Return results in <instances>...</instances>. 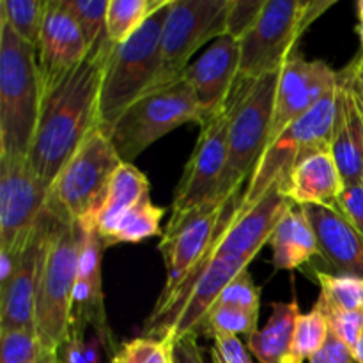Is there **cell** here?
Returning a JSON list of instances; mask_svg holds the SVG:
<instances>
[{"mask_svg":"<svg viewBox=\"0 0 363 363\" xmlns=\"http://www.w3.org/2000/svg\"><path fill=\"white\" fill-rule=\"evenodd\" d=\"M233 0H172L162 28V71L158 85L184 74L199 48L227 34Z\"/></svg>","mask_w":363,"mask_h":363,"instance_id":"obj_11","label":"cell"},{"mask_svg":"<svg viewBox=\"0 0 363 363\" xmlns=\"http://www.w3.org/2000/svg\"><path fill=\"white\" fill-rule=\"evenodd\" d=\"M259 312L243 311L234 307H213L202 321L201 335L216 339V337H240L254 335L257 332Z\"/></svg>","mask_w":363,"mask_h":363,"instance_id":"obj_34","label":"cell"},{"mask_svg":"<svg viewBox=\"0 0 363 363\" xmlns=\"http://www.w3.org/2000/svg\"><path fill=\"white\" fill-rule=\"evenodd\" d=\"M308 363H358L357 357L330 332L325 347Z\"/></svg>","mask_w":363,"mask_h":363,"instance_id":"obj_41","label":"cell"},{"mask_svg":"<svg viewBox=\"0 0 363 363\" xmlns=\"http://www.w3.org/2000/svg\"><path fill=\"white\" fill-rule=\"evenodd\" d=\"M46 213V211H45ZM48 216L35 294V333L60 354L73 325V294L80 254L78 225Z\"/></svg>","mask_w":363,"mask_h":363,"instance_id":"obj_4","label":"cell"},{"mask_svg":"<svg viewBox=\"0 0 363 363\" xmlns=\"http://www.w3.org/2000/svg\"><path fill=\"white\" fill-rule=\"evenodd\" d=\"M279 77L280 69L255 80H238L227 133V165L216 199L243 190L268 147Z\"/></svg>","mask_w":363,"mask_h":363,"instance_id":"obj_6","label":"cell"},{"mask_svg":"<svg viewBox=\"0 0 363 363\" xmlns=\"http://www.w3.org/2000/svg\"><path fill=\"white\" fill-rule=\"evenodd\" d=\"M233 116V96L225 108L201 128L190 160L186 162L179 184L174 191L170 215L191 211L216 201L220 181L227 165V133Z\"/></svg>","mask_w":363,"mask_h":363,"instance_id":"obj_14","label":"cell"},{"mask_svg":"<svg viewBox=\"0 0 363 363\" xmlns=\"http://www.w3.org/2000/svg\"><path fill=\"white\" fill-rule=\"evenodd\" d=\"M319 284L318 301L314 307L325 315L340 314V312H363V279L335 273L315 272Z\"/></svg>","mask_w":363,"mask_h":363,"instance_id":"obj_27","label":"cell"},{"mask_svg":"<svg viewBox=\"0 0 363 363\" xmlns=\"http://www.w3.org/2000/svg\"><path fill=\"white\" fill-rule=\"evenodd\" d=\"M85 346H87V340H85L84 330L71 328L69 339L60 351V360L62 363H89Z\"/></svg>","mask_w":363,"mask_h":363,"instance_id":"obj_42","label":"cell"},{"mask_svg":"<svg viewBox=\"0 0 363 363\" xmlns=\"http://www.w3.org/2000/svg\"><path fill=\"white\" fill-rule=\"evenodd\" d=\"M357 360H358V363H363V337H362L360 346H358V351H357Z\"/></svg>","mask_w":363,"mask_h":363,"instance_id":"obj_45","label":"cell"},{"mask_svg":"<svg viewBox=\"0 0 363 363\" xmlns=\"http://www.w3.org/2000/svg\"><path fill=\"white\" fill-rule=\"evenodd\" d=\"M273 250V266L277 272L301 268L319 254L318 238L305 215L303 208L291 204L269 240Z\"/></svg>","mask_w":363,"mask_h":363,"instance_id":"obj_25","label":"cell"},{"mask_svg":"<svg viewBox=\"0 0 363 363\" xmlns=\"http://www.w3.org/2000/svg\"><path fill=\"white\" fill-rule=\"evenodd\" d=\"M110 363H174L172 344L151 337H137L117 350Z\"/></svg>","mask_w":363,"mask_h":363,"instance_id":"obj_35","label":"cell"},{"mask_svg":"<svg viewBox=\"0 0 363 363\" xmlns=\"http://www.w3.org/2000/svg\"><path fill=\"white\" fill-rule=\"evenodd\" d=\"M240 41L233 35L223 34L184 69L183 77L194 91L204 124L225 108L240 80Z\"/></svg>","mask_w":363,"mask_h":363,"instance_id":"obj_19","label":"cell"},{"mask_svg":"<svg viewBox=\"0 0 363 363\" xmlns=\"http://www.w3.org/2000/svg\"><path fill=\"white\" fill-rule=\"evenodd\" d=\"M332 152L346 186L362 183L363 52L337 71Z\"/></svg>","mask_w":363,"mask_h":363,"instance_id":"obj_15","label":"cell"},{"mask_svg":"<svg viewBox=\"0 0 363 363\" xmlns=\"http://www.w3.org/2000/svg\"><path fill=\"white\" fill-rule=\"evenodd\" d=\"M335 85L337 71L325 60H307L294 52L280 69L268 145L311 112Z\"/></svg>","mask_w":363,"mask_h":363,"instance_id":"obj_16","label":"cell"},{"mask_svg":"<svg viewBox=\"0 0 363 363\" xmlns=\"http://www.w3.org/2000/svg\"><path fill=\"white\" fill-rule=\"evenodd\" d=\"M121 165L123 160L108 133L98 126L67 160L48 188L45 211L69 225H91Z\"/></svg>","mask_w":363,"mask_h":363,"instance_id":"obj_5","label":"cell"},{"mask_svg":"<svg viewBox=\"0 0 363 363\" xmlns=\"http://www.w3.org/2000/svg\"><path fill=\"white\" fill-rule=\"evenodd\" d=\"M266 0H233L227 18V34L241 41L254 28Z\"/></svg>","mask_w":363,"mask_h":363,"instance_id":"obj_37","label":"cell"},{"mask_svg":"<svg viewBox=\"0 0 363 363\" xmlns=\"http://www.w3.org/2000/svg\"><path fill=\"white\" fill-rule=\"evenodd\" d=\"M293 202L284 195L282 188L275 186L248 211L238 209L236 215L225 223L216 241L218 257L243 261L250 264L261 248L269 243L272 234Z\"/></svg>","mask_w":363,"mask_h":363,"instance_id":"obj_20","label":"cell"},{"mask_svg":"<svg viewBox=\"0 0 363 363\" xmlns=\"http://www.w3.org/2000/svg\"><path fill=\"white\" fill-rule=\"evenodd\" d=\"M87 45V57L99 52L106 41V13L110 0H66Z\"/></svg>","mask_w":363,"mask_h":363,"instance_id":"obj_33","label":"cell"},{"mask_svg":"<svg viewBox=\"0 0 363 363\" xmlns=\"http://www.w3.org/2000/svg\"><path fill=\"white\" fill-rule=\"evenodd\" d=\"M213 307H234L259 312L261 308V287L255 286L250 273L243 272L222 291Z\"/></svg>","mask_w":363,"mask_h":363,"instance_id":"obj_36","label":"cell"},{"mask_svg":"<svg viewBox=\"0 0 363 363\" xmlns=\"http://www.w3.org/2000/svg\"><path fill=\"white\" fill-rule=\"evenodd\" d=\"M186 123L202 126L204 119L190 84L181 77L145 92L103 130L123 163H133L149 145Z\"/></svg>","mask_w":363,"mask_h":363,"instance_id":"obj_7","label":"cell"},{"mask_svg":"<svg viewBox=\"0 0 363 363\" xmlns=\"http://www.w3.org/2000/svg\"><path fill=\"white\" fill-rule=\"evenodd\" d=\"M48 0H2L0 21L9 25L18 38L38 52Z\"/></svg>","mask_w":363,"mask_h":363,"instance_id":"obj_30","label":"cell"},{"mask_svg":"<svg viewBox=\"0 0 363 363\" xmlns=\"http://www.w3.org/2000/svg\"><path fill=\"white\" fill-rule=\"evenodd\" d=\"M197 339V335H186L172 344L174 363H206Z\"/></svg>","mask_w":363,"mask_h":363,"instance_id":"obj_43","label":"cell"},{"mask_svg":"<svg viewBox=\"0 0 363 363\" xmlns=\"http://www.w3.org/2000/svg\"><path fill=\"white\" fill-rule=\"evenodd\" d=\"M113 45L108 41L89 55L69 77L43 96L41 113L28 162L48 190L67 160L98 126L99 98L106 59Z\"/></svg>","mask_w":363,"mask_h":363,"instance_id":"obj_1","label":"cell"},{"mask_svg":"<svg viewBox=\"0 0 363 363\" xmlns=\"http://www.w3.org/2000/svg\"><path fill=\"white\" fill-rule=\"evenodd\" d=\"M318 238V257L335 275L363 279V236L337 208L301 206Z\"/></svg>","mask_w":363,"mask_h":363,"instance_id":"obj_22","label":"cell"},{"mask_svg":"<svg viewBox=\"0 0 363 363\" xmlns=\"http://www.w3.org/2000/svg\"><path fill=\"white\" fill-rule=\"evenodd\" d=\"M41 105L38 52L0 21V156H28Z\"/></svg>","mask_w":363,"mask_h":363,"instance_id":"obj_3","label":"cell"},{"mask_svg":"<svg viewBox=\"0 0 363 363\" xmlns=\"http://www.w3.org/2000/svg\"><path fill=\"white\" fill-rule=\"evenodd\" d=\"M87 59V45L66 0H48L38 46L43 96L66 80Z\"/></svg>","mask_w":363,"mask_h":363,"instance_id":"obj_18","label":"cell"},{"mask_svg":"<svg viewBox=\"0 0 363 363\" xmlns=\"http://www.w3.org/2000/svg\"><path fill=\"white\" fill-rule=\"evenodd\" d=\"M298 300L273 301L272 318L262 330L248 337L247 346L261 363H287L293 332L300 315Z\"/></svg>","mask_w":363,"mask_h":363,"instance_id":"obj_26","label":"cell"},{"mask_svg":"<svg viewBox=\"0 0 363 363\" xmlns=\"http://www.w3.org/2000/svg\"><path fill=\"white\" fill-rule=\"evenodd\" d=\"M80 230V254H78V272L73 294V325L71 328L84 330L92 326L96 337L112 358L119 347L113 342V333L108 326L103 294L101 261L105 243L91 227L78 225Z\"/></svg>","mask_w":363,"mask_h":363,"instance_id":"obj_17","label":"cell"},{"mask_svg":"<svg viewBox=\"0 0 363 363\" xmlns=\"http://www.w3.org/2000/svg\"><path fill=\"white\" fill-rule=\"evenodd\" d=\"M145 197H151V184L145 174L133 163H123L110 181L108 191L101 208L92 218L91 227L103 241L113 233L124 215Z\"/></svg>","mask_w":363,"mask_h":363,"instance_id":"obj_24","label":"cell"},{"mask_svg":"<svg viewBox=\"0 0 363 363\" xmlns=\"http://www.w3.org/2000/svg\"><path fill=\"white\" fill-rule=\"evenodd\" d=\"M213 363H254L240 337H216L211 347Z\"/></svg>","mask_w":363,"mask_h":363,"instance_id":"obj_40","label":"cell"},{"mask_svg":"<svg viewBox=\"0 0 363 363\" xmlns=\"http://www.w3.org/2000/svg\"><path fill=\"white\" fill-rule=\"evenodd\" d=\"M46 194L27 156H0V248L23 254L45 216Z\"/></svg>","mask_w":363,"mask_h":363,"instance_id":"obj_13","label":"cell"},{"mask_svg":"<svg viewBox=\"0 0 363 363\" xmlns=\"http://www.w3.org/2000/svg\"><path fill=\"white\" fill-rule=\"evenodd\" d=\"M0 363H62L34 330H0Z\"/></svg>","mask_w":363,"mask_h":363,"instance_id":"obj_32","label":"cell"},{"mask_svg":"<svg viewBox=\"0 0 363 363\" xmlns=\"http://www.w3.org/2000/svg\"><path fill=\"white\" fill-rule=\"evenodd\" d=\"M333 121L335 89L266 147L245 186L241 211L254 208L272 188L280 186L284 191L287 179L298 163L315 152L332 149Z\"/></svg>","mask_w":363,"mask_h":363,"instance_id":"obj_9","label":"cell"},{"mask_svg":"<svg viewBox=\"0 0 363 363\" xmlns=\"http://www.w3.org/2000/svg\"><path fill=\"white\" fill-rule=\"evenodd\" d=\"M362 184H363V170H362Z\"/></svg>","mask_w":363,"mask_h":363,"instance_id":"obj_46","label":"cell"},{"mask_svg":"<svg viewBox=\"0 0 363 363\" xmlns=\"http://www.w3.org/2000/svg\"><path fill=\"white\" fill-rule=\"evenodd\" d=\"M344 183L332 149L315 152L298 163L287 179L284 195L296 206L337 208Z\"/></svg>","mask_w":363,"mask_h":363,"instance_id":"obj_23","label":"cell"},{"mask_svg":"<svg viewBox=\"0 0 363 363\" xmlns=\"http://www.w3.org/2000/svg\"><path fill=\"white\" fill-rule=\"evenodd\" d=\"M216 241L218 238L208 254L179 282L172 287H163L155 308L145 319L142 335L169 344H174L186 335H201L202 321L216 303L222 291L248 268V262L218 257Z\"/></svg>","mask_w":363,"mask_h":363,"instance_id":"obj_2","label":"cell"},{"mask_svg":"<svg viewBox=\"0 0 363 363\" xmlns=\"http://www.w3.org/2000/svg\"><path fill=\"white\" fill-rule=\"evenodd\" d=\"M165 211V208L152 204L151 197H145L121 218L113 233L103 241L105 248L121 243L137 245L162 234V218Z\"/></svg>","mask_w":363,"mask_h":363,"instance_id":"obj_29","label":"cell"},{"mask_svg":"<svg viewBox=\"0 0 363 363\" xmlns=\"http://www.w3.org/2000/svg\"><path fill=\"white\" fill-rule=\"evenodd\" d=\"M337 209L346 216L347 222L363 236V184H350L344 186Z\"/></svg>","mask_w":363,"mask_h":363,"instance_id":"obj_39","label":"cell"},{"mask_svg":"<svg viewBox=\"0 0 363 363\" xmlns=\"http://www.w3.org/2000/svg\"><path fill=\"white\" fill-rule=\"evenodd\" d=\"M172 0H110L106 34L112 45H121L140 30L142 25L165 9Z\"/></svg>","mask_w":363,"mask_h":363,"instance_id":"obj_28","label":"cell"},{"mask_svg":"<svg viewBox=\"0 0 363 363\" xmlns=\"http://www.w3.org/2000/svg\"><path fill=\"white\" fill-rule=\"evenodd\" d=\"M328 335L330 323L318 307H312L307 314L298 315L287 363L311 362L325 347Z\"/></svg>","mask_w":363,"mask_h":363,"instance_id":"obj_31","label":"cell"},{"mask_svg":"<svg viewBox=\"0 0 363 363\" xmlns=\"http://www.w3.org/2000/svg\"><path fill=\"white\" fill-rule=\"evenodd\" d=\"M169 6L149 18L137 34L121 45H113L106 59L99 98L101 128H108L131 103L158 85L162 28Z\"/></svg>","mask_w":363,"mask_h":363,"instance_id":"obj_8","label":"cell"},{"mask_svg":"<svg viewBox=\"0 0 363 363\" xmlns=\"http://www.w3.org/2000/svg\"><path fill=\"white\" fill-rule=\"evenodd\" d=\"M357 9H358V18H360V25H358V32H360L362 48H363V0H360V2H358Z\"/></svg>","mask_w":363,"mask_h":363,"instance_id":"obj_44","label":"cell"},{"mask_svg":"<svg viewBox=\"0 0 363 363\" xmlns=\"http://www.w3.org/2000/svg\"><path fill=\"white\" fill-rule=\"evenodd\" d=\"M330 332L357 357L358 346L363 337V312H340L326 315Z\"/></svg>","mask_w":363,"mask_h":363,"instance_id":"obj_38","label":"cell"},{"mask_svg":"<svg viewBox=\"0 0 363 363\" xmlns=\"http://www.w3.org/2000/svg\"><path fill=\"white\" fill-rule=\"evenodd\" d=\"M243 190L229 199H216L191 211L170 215L158 250L167 268L165 287L179 282L213 247L227 220L240 209Z\"/></svg>","mask_w":363,"mask_h":363,"instance_id":"obj_12","label":"cell"},{"mask_svg":"<svg viewBox=\"0 0 363 363\" xmlns=\"http://www.w3.org/2000/svg\"><path fill=\"white\" fill-rule=\"evenodd\" d=\"M48 216H43L34 236L18 259L14 275L0 287V330H34L35 294Z\"/></svg>","mask_w":363,"mask_h":363,"instance_id":"obj_21","label":"cell"},{"mask_svg":"<svg viewBox=\"0 0 363 363\" xmlns=\"http://www.w3.org/2000/svg\"><path fill=\"white\" fill-rule=\"evenodd\" d=\"M335 0H266L257 23L240 41V78L255 80L282 69L307 28Z\"/></svg>","mask_w":363,"mask_h":363,"instance_id":"obj_10","label":"cell"}]
</instances>
